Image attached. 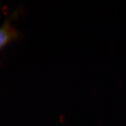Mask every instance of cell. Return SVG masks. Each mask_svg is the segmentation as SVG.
<instances>
[{
	"instance_id": "cell-1",
	"label": "cell",
	"mask_w": 126,
	"mask_h": 126,
	"mask_svg": "<svg viewBox=\"0 0 126 126\" xmlns=\"http://www.w3.org/2000/svg\"><path fill=\"white\" fill-rule=\"evenodd\" d=\"M19 33L10 23L6 20L0 26V50L19 37Z\"/></svg>"
}]
</instances>
